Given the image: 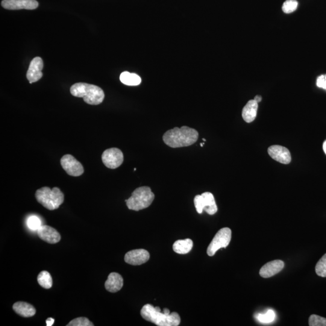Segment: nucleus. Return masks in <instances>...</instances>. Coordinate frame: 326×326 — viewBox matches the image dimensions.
Listing matches in <instances>:
<instances>
[{
	"label": "nucleus",
	"mask_w": 326,
	"mask_h": 326,
	"mask_svg": "<svg viewBox=\"0 0 326 326\" xmlns=\"http://www.w3.org/2000/svg\"><path fill=\"white\" fill-rule=\"evenodd\" d=\"M198 137V131L195 129L184 126L167 131L163 135V139L164 143L170 148H178L193 145Z\"/></svg>",
	"instance_id": "obj_1"
},
{
	"label": "nucleus",
	"mask_w": 326,
	"mask_h": 326,
	"mask_svg": "<svg viewBox=\"0 0 326 326\" xmlns=\"http://www.w3.org/2000/svg\"><path fill=\"white\" fill-rule=\"evenodd\" d=\"M141 315L143 319L154 323L158 326H178L180 324L181 318L177 312L170 313L168 309H164L161 312L160 307H154L147 304L141 310Z\"/></svg>",
	"instance_id": "obj_2"
},
{
	"label": "nucleus",
	"mask_w": 326,
	"mask_h": 326,
	"mask_svg": "<svg viewBox=\"0 0 326 326\" xmlns=\"http://www.w3.org/2000/svg\"><path fill=\"white\" fill-rule=\"evenodd\" d=\"M70 93L73 96L83 98L85 102L92 105L101 104L105 98V93L101 88L86 83L73 85Z\"/></svg>",
	"instance_id": "obj_3"
},
{
	"label": "nucleus",
	"mask_w": 326,
	"mask_h": 326,
	"mask_svg": "<svg viewBox=\"0 0 326 326\" xmlns=\"http://www.w3.org/2000/svg\"><path fill=\"white\" fill-rule=\"evenodd\" d=\"M35 197L40 204L49 210L58 209L64 201V193L58 187L52 189L48 187L41 188L37 190Z\"/></svg>",
	"instance_id": "obj_4"
},
{
	"label": "nucleus",
	"mask_w": 326,
	"mask_h": 326,
	"mask_svg": "<svg viewBox=\"0 0 326 326\" xmlns=\"http://www.w3.org/2000/svg\"><path fill=\"white\" fill-rule=\"evenodd\" d=\"M154 198L155 195L151 188L144 186L135 190L131 197L126 199L125 202L129 210L138 211L149 207Z\"/></svg>",
	"instance_id": "obj_5"
},
{
	"label": "nucleus",
	"mask_w": 326,
	"mask_h": 326,
	"mask_svg": "<svg viewBox=\"0 0 326 326\" xmlns=\"http://www.w3.org/2000/svg\"><path fill=\"white\" fill-rule=\"evenodd\" d=\"M231 239L230 228L225 227L221 229L214 236L207 248V254L213 256L219 249L227 247Z\"/></svg>",
	"instance_id": "obj_6"
},
{
	"label": "nucleus",
	"mask_w": 326,
	"mask_h": 326,
	"mask_svg": "<svg viewBox=\"0 0 326 326\" xmlns=\"http://www.w3.org/2000/svg\"><path fill=\"white\" fill-rule=\"evenodd\" d=\"M194 204L196 211L201 214L203 210L208 214L213 215L217 211V207L215 199L212 193L205 192L201 195H196L194 199Z\"/></svg>",
	"instance_id": "obj_7"
},
{
	"label": "nucleus",
	"mask_w": 326,
	"mask_h": 326,
	"mask_svg": "<svg viewBox=\"0 0 326 326\" xmlns=\"http://www.w3.org/2000/svg\"><path fill=\"white\" fill-rule=\"evenodd\" d=\"M103 163L108 168L115 169L121 166L124 160L122 152L118 148L108 149L102 155Z\"/></svg>",
	"instance_id": "obj_8"
},
{
	"label": "nucleus",
	"mask_w": 326,
	"mask_h": 326,
	"mask_svg": "<svg viewBox=\"0 0 326 326\" xmlns=\"http://www.w3.org/2000/svg\"><path fill=\"white\" fill-rule=\"evenodd\" d=\"M61 164L63 169L70 176L79 177L83 174V166L72 155H65L61 160Z\"/></svg>",
	"instance_id": "obj_9"
},
{
	"label": "nucleus",
	"mask_w": 326,
	"mask_h": 326,
	"mask_svg": "<svg viewBox=\"0 0 326 326\" xmlns=\"http://www.w3.org/2000/svg\"><path fill=\"white\" fill-rule=\"evenodd\" d=\"M2 6L8 10H34L39 4L36 0H3Z\"/></svg>",
	"instance_id": "obj_10"
},
{
	"label": "nucleus",
	"mask_w": 326,
	"mask_h": 326,
	"mask_svg": "<svg viewBox=\"0 0 326 326\" xmlns=\"http://www.w3.org/2000/svg\"><path fill=\"white\" fill-rule=\"evenodd\" d=\"M150 254L148 251L143 249H134L125 254V262L129 265L136 266L142 265L149 260Z\"/></svg>",
	"instance_id": "obj_11"
},
{
	"label": "nucleus",
	"mask_w": 326,
	"mask_h": 326,
	"mask_svg": "<svg viewBox=\"0 0 326 326\" xmlns=\"http://www.w3.org/2000/svg\"><path fill=\"white\" fill-rule=\"evenodd\" d=\"M268 154L273 160L278 162L287 164L291 161V155L290 152L285 147L280 145L270 146L268 150Z\"/></svg>",
	"instance_id": "obj_12"
},
{
	"label": "nucleus",
	"mask_w": 326,
	"mask_h": 326,
	"mask_svg": "<svg viewBox=\"0 0 326 326\" xmlns=\"http://www.w3.org/2000/svg\"><path fill=\"white\" fill-rule=\"evenodd\" d=\"M43 61L40 57L35 58L31 61L27 73V78L29 83L33 84L43 77Z\"/></svg>",
	"instance_id": "obj_13"
},
{
	"label": "nucleus",
	"mask_w": 326,
	"mask_h": 326,
	"mask_svg": "<svg viewBox=\"0 0 326 326\" xmlns=\"http://www.w3.org/2000/svg\"><path fill=\"white\" fill-rule=\"evenodd\" d=\"M38 236L41 239L51 244H55L60 241L61 236L56 229L49 225H42L37 231Z\"/></svg>",
	"instance_id": "obj_14"
},
{
	"label": "nucleus",
	"mask_w": 326,
	"mask_h": 326,
	"mask_svg": "<svg viewBox=\"0 0 326 326\" xmlns=\"http://www.w3.org/2000/svg\"><path fill=\"white\" fill-rule=\"evenodd\" d=\"M284 263L280 260L271 261L264 265L260 269L259 274L263 278H269L280 272L284 268Z\"/></svg>",
	"instance_id": "obj_15"
},
{
	"label": "nucleus",
	"mask_w": 326,
	"mask_h": 326,
	"mask_svg": "<svg viewBox=\"0 0 326 326\" xmlns=\"http://www.w3.org/2000/svg\"><path fill=\"white\" fill-rule=\"evenodd\" d=\"M123 286V278L122 275L117 272H111L108 275L105 286L108 291L115 293L119 291Z\"/></svg>",
	"instance_id": "obj_16"
},
{
	"label": "nucleus",
	"mask_w": 326,
	"mask_h": 326,
	"mask_svg": "<svg viewBox=\"0 0 326 326\" xmlns=\"http://www.w3.org/2000/svg\"><path fill=\"white\" fill-rule=\"evenodd\" d=\"M13 309L19 315L25 318L33 316L36 313V309L32 304L26 302L19 301L13 305Z\"/></svg>",
	"instance_id": "obj_17"
},
{
	"label": "nucleus",
	"mask_w": 326,
	"mask_h": 326,
	"mask_svg": "<svg viewBox=\"0 0 326 326\" xmlns=\"http://www.w3.org/2000/svg\"><path fill=\"white\" fill-rule=\"evenodd\" d=\"M258 103L251 100L246 104L242 110V117L246 123L253 122L257 116Z\"/></svg>",
	"instance_id": "obj_18"
},
{
	"label": "nucleus",
	"mask_w": 326,
	"mask_h": 326,
	"mask_svg": "<svg viewBox=\"0 0 326 326\" xmlns=\"http://www.w3.org/2000/svg\"><path fill=\"white\" fill-rule=\"evenodd\" d=\"M192 248L193 241L190 239L177 240L173 245V251L180 254L189 253Z\"/></svg>",
	"instance_id": "obj_19"
},
{
	"label": "nucleus",
	"mask_w": 326,
	"mask_h": 326,
	"mask_svg": "<svg viewBox=\"0 0 326 326\" xmlns=\"http://www.w3.org/2000/svg\"><path fill=\"white\" fill-rule=\"evenodd\" d=\"M120 80L122 83L128 86H137L142 82L139 75L128 72H123L120 75Z\"/></svg>",
	"instance_id": "obj_20"
},
{
	"label": "nucleus",
	"mask_w": 326,
	"mask_h": 326,
	"mask_svg": "<svg viewBox=\"0 0 326 326\" xmlns=\"http://www.w3.org/2000/svg\"><path fill=\"white\" fill-rule=\"evenodd\" d=\"M38 282L41 287L46 289L52 287L53 280L50 273L46 271H41L38 276Z\"/></svg>",
	"instance_id": "obj_21"
},
{
	"label": "nucleus",
	"mask_w": 326,
	"mask_h": 326,
	"mask_svg": "<svg viewBox=\"0 0 326 326\" xmlns=\"http://www.w3.org/2000/svg\"><path fill=\"white\" fill-rule=\"evenodd\" d=\"M258 321L262 323H271L275 319V313L274 310L269 309L265 313H259L256 316Z\"/></svg>",
	"instance_id": "obj_22"
},
{
	"label": "nucleus",
	"mask_w": 326,
	"mask_h": 326,
	"mask_svg": "<svg viewBox=\"0 0 326 326\" xmlns=\"http://www.w3.org/2000/svg\"><path fill=\"white\" fill-rule=\"evenodd\" d=\"M315 271L316 274L320 277H326V254L316 263Z\"/></svg>",
	"instance_id": "obj_23"
},
{
	"label": "nucleus",
	"mask_w": 326,
	"mask_h": 326,
	"mask_svg": "<svg viewBox=\"0 0 326 326\" xmlns=\"http://www.w3.org/2000/svg\"><path fill=\"white\" fill-rule=\"evenodd\" d=\"M27 225L31 230L37 231L42 226V222L38 216H31L28 217Z\"/></svg>",
	"instance_id": "obj_24"
},
{
	"label": "nucleus",
	"mask_w": 326,
	"mask_h": 326,
	"mask_svg": "<svg viewBox=\"0 0 326 326\" xmlns=\"http://www.w3.org/2000/svg\"><path fill=\"white\" fill-rule=\"evenodd\" d=\"M298 7V2L296 0H286L284 2L282 10L285 14H290L296 11Z\"/></svg>",
	"instance_id": "obj_25"
},
{
	"label": "nucleus",
	"mask_w": 326,
	"mask_h": 326,
	"mask_svg": "<svg viewBox=\"0 0 326 326\" xmlns=\"http://www.w3.org/2000/svg\"><path fill=\"white\" fill-rule=\"evenodd\" d=\"M67 326H94V324L85 317H79L73 319Z\"/></svg>",
	"instance_id": "obj_26"
},
{
	"label": "nucleus",
	"mask_w": 326,
	"mask_h": 326,
	"mask_svg": "<svg viewBox=\"0 0 326 326\" xmlns=\"http://www.w3.org/2000/svg\"><path fill=\"white\" fill-rule=\"evenodd\" d=\"M309 325L310 326H326V318L313 314L309 317Z\"/></svg>",
	"instance_id": "obj_27"
},
{
	"label": "nucleus",
	"mask_w": 326,
	"mask_h": 326,
	"mask_svg": "<svg viewBox=\"0 0 326 326\" xmlns=\"http://www.w3.org/2000/svg\"><path fill=\"white\" fill-rule=\"evenodd\" d=\"M316 85L319 88L326 90V75L319 76L317 79Z\"/></svg>",
	"instance_id": "obj_28"
},
{
	"label": "nucleus",
	"mask_w": 326,
	"mask_h": 326,
	"mask_svg": "<svg viewBox=\"0 0 326 326\" xmlns=\"http://www.w3.org/2000/svg\"><path fill=\"white\" fill-rule=\"evenodd\" d=\"M55 322V319L52 318H49L46 320V325L47 326H52L54 324Z\"/></svg>",
	"instance_id": "obj_29"
},
{
	"label": "nucleus",
	"mask_w": 326,
	"mask_h": 326,
	"mask_svg": "<svg viewBox=\"0 0 326 326\" xmlns=\"http://www.w3.org/2000/svg\"><path fill=\"white\" fill-rule=\"evenodd\" d=\"M255 101H256L257 103H259L262 101V97L260 96H256L255 97L254 99Z\"/></svg>",
	"instance_id": "obj_30"
},
{
	"label": "nucleus",
	"mask_w": 326,
	"mask_h": 326,
	"mask_svg": "<svg viewBox=\"0 0 326 326\" xmlns=\"http://www.w3.org/2000/svg\"><path fill=\"white\" fill-rule=\"evenodd\" d=\"M323 150H324V151L326 155V141H325L324 143H323Z\"/></svg>",
	"instance_id": "obj_31"
},
{
	"label": "nucleus",
	"mask_w": 326,
	"mask_h": 326,
	"mask_svg": "<svg viewBox=\"0 0 326 326\" xmlns=\"http://www.w3.org/2000/svg\"><path fill=\"white\" fill-rule=\"evenodd\" d=\"M204 143H201V146H203Z\"/></svg>",
	"instance_id": "obj_32"
}]
</instances>
